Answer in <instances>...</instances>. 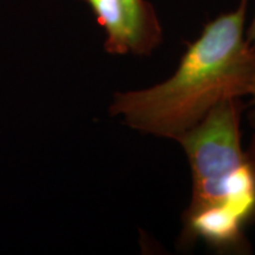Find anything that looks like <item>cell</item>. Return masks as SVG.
Instances as JSON below:
<instances>
[{
	"label": "cell",
	"instance_id": "obj_2",
	"mask_svg": "<svg viewBox=\"0 0 255 255\" xmlns=\"http://www.w3.org/2000/svg\"><path fill=\"white\" fill-rule=\"evenodd\" d=\"M241 98H228L177 139L191 170V200L184 214L215 210L246 225L254 218L255 183L241 146Z\"/></svg>",
	"mask_w": 255,
	"mask_h": 255
},
{
	"label": "cell",
	"instance_id": "obj_4",
	"mask_svg": "<svg viewBox=\"0 0 255 255\" xmlns=\"http://www.w3.org/2000/svg\"><path fill=\"white\" fill-rule=\"evenodd\" d=\"M246 155H247L248 163H250V165H251L252 173H253L254 183H255V135L253 136V138H252V142L250 144V148L247 149ZM254 219H255V212H254Z\"/></svg>",
	"mask_w": 255,
	"mask_h": 255
},
{
	"label": "cell",
	"instance_id": "obj_5",
	"mask_svg": "<svg viewBox=\"0 0 255 255\" xmlns=\"http://www.w3.org/2000/svg\"><path fill=\"white\" fill-rule=\"evenodd\" d=\"M250 96L252 97V101L250 105V114H248V119H250L252 127H253L255 130V88L253 89V91H252V94Z\"/></svg>",
	"mask_w": 255,
	"mask_h": 255
},
{
	"label": "cell",
	"instance_id": "obj_1",
	"mask_svg": "<svg viewBox=\"0 0 255 255\" xmlns=\"http://www.w3.org/2000/svg\"><path fill=\"white\" fill-rule=\"evenodd\" d=\"M248 0L219 15L189 44L167 81L143 90L116 92L110 114L138 131L177 141L228 98L255 88V47L245 33Z\"/></svg>",
	"mask_w": 255,
	"mask_h": 255
},
{
	"label": "cell",
	"instance_id": "obj_3",
	"mask_svg": "<svg viewBox=\"0 0 255 255\" xmlns=\"http://www.w3.org/2000/svg\"><path fill=\"white\" fill-rule=\"evenodd\" d=\"M90 6L107 34L104 47L111 55H150L162 41L156 12L142 13L123 0H83Z\"/></svg>",
	"mask_w": 255,
	"mask_h": 255
},
{
	"label": "cell",
	"instance_id": "obj_6",
	"mask_svg": "<svg viewBox=\"0 0 255 255\" xmlns=\"http://www.w3.org/2000/svg\"><path fill=\"white\" fill-rule=\"evenodd\" d=\"M246 38H247V40L252 44V45L255 47V13H254L253 19H252V21H251L250 27H248V30H247Z\"/></svg>",
	"mask_w": 255,
	"mask_h": 255
}]
</instances>
